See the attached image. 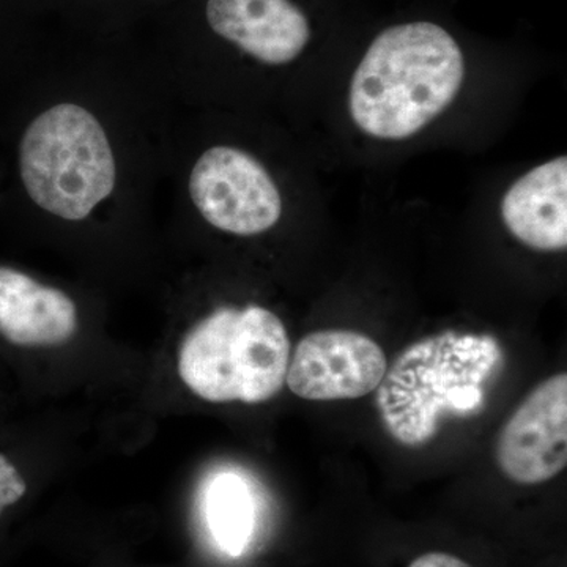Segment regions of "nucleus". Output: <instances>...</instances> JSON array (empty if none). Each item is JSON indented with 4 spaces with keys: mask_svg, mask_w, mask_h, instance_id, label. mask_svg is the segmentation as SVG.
<instances>
[{
    "mask_svg": "<svg viewBox=\"0 0 567 567\" xmlns=\"http://www.w3.org/2000/svg\"><path fill=\"white\" fill-rule=\"evenodd\" d=\"M409 567H472L462 561L454 555L442 554V551H432V554L421 555Z\"/></svg>",
    "mask_w": 567,
    "mask_h": 567,
    "instance_id": "13",
    "label": "nucleus"
},
{
    "mask_svg": "<svg viewBox=\"0 0 567 567\" xmlns=\"http://www.w3.org/2000/svg\"><path fill=\"white\" fill-rule=\"evenodd\" d=\"M464 76V54L445 29L425 21L393 25L354 70L350 115L369 136L406 140L447 110Z\"/></svg>",
    "mask_w": 567,
    "mask_h": 567,
    "instance_id": "2",
    "label": "nucleus"
},
{
    "mask_svg": "<svg viewBox=\"0 0 567 567\" xmlns=\"http://www.w3.org/2000/svg\"><path fill=\"white\" fill-rule=\"evenodd\" d=\"M205 516L219 548L230 557H240L256 524V506L248 484L234 473L213 477L205 495Z\"/></svg>",
    "mask_w": 567,
    "mask_h": 567,
    "instance_id": "11",
    "label": "nucleus"
},
{
    "mask_svg": "<svg viewBox=\"0 0 567 567\" xmlns=\"http://www.w3.org/2000/svg\"><path fill=\"white\" fill-rule=\"evenodd\" d=\"M290 339L262 306L219 308L194 324L178 350V375L215 404L270 401L286 383Z\"/></svg>",
    "mask_w": 567,
    "mask_h": 567,
    "instance_id": "3",
    "label": "nucleus"
},
{
    "mask_svg": "<svg viewBox=\"0 0 567 567\" xmlns=\"http://www.w3.org/2000/svg\"><path fill=\"white\" fill-rule=\"evenodd\" d=\"M503 368L494 336L450 330L420 339L388 365L375 390L383 427L399 445H427L446 421L484 412Z\"/></svg>",
    "mask_w": 567,
    "mask_h": 567,
    "instance_id": "1",
    "label": "nucleus"
},
{
    "mask_svg": "<svg viewBox=\"0 0 567 567\" xmlns=\"http://www.w3.org/2000/svg\"><path fill=\"white\" fill-rule=\"evenodd\" d=\"M503 223L520 244L536 251L567 246V158L558 156L517 178L499 205Z\"/></svg>",
    "mask_w": 567,
    "mask_h": 567,
    "instance_id": "10",
    "label": "nucleus"
},
{
    "mask_svg": "<svg viewBox=\"0 0 567 567\" xmlns=\"http://www.w3.org/2000/svg\"><path fill=\"white\" fill-rule=\"evenodd\" d=\"M388 369L374 339L350 330H320L298 342L286 383L305 401H352L374 393Z\"/></svg>",
    "mask_w": 567,
    "mask_h": 567,
    "instance_id": "6",
    "label": "nucleus"
},
{
    "mask_svg": "<svg viewBox=\"0 0 567 567\" xmlns=\"http://www.w3.org/2000/svg\"><path fill=\"white\" fill-rule=\"evenodd\" d=\"M25 192L43 210L82 221L114 192V153L102 123L78 104L62 103L40 114L20 145Z\"/></svg>",
    "mask_w": 567,
    "mask_h": 567,
    "instance_id": "4",
    "label": "nucleus"
},
{
    "mask_svg": "<svg viewBox=\"0 0 567 567\" xmlns=\"http://www.w3.org/2000/svg\"><path fill=\"white\" fill-rule=\"evenodd\" d=\"M204 14L216 37L265 65L293 62L311 40L308 18L292 0H205Z\"/></svg>",
    "mask_w": 567,
    "mask_h": 567,
    "instance_id": "8",
    "label": "nucleus"
},
{
    "mask_svg": "<svg viewBox=\"0 0 567 567\" xmlns=\"http://www.w3.org/2000/svg\"><path fill=\"white\" fill-rule=\"evenodd\" d=\"M28 492V484L17 465L11 464L9 457L0 454V514L18 502Z\"/></svg>",
    "mask_w": 567,
    "mask_h": 567,
    "instance_id": "12",
    "label": "nucleus"
},
{
    "mask_svg": "<svg viewBox=\"0 0 567 567\" xmlns=\"http://www.w3.org/2000/svg\"><path fill=\"white\" fill-rule=\"evenodd\" d=\"M496 462L507 480L537 486L567 465V375L540 382L499 432Z\"/></svg>",
    "mask_w": 567,
    "mask_h": 567,
    "instance_id": "7",
    "label": "nucleus"
},
{
    "mask_svg": "<svg viewBox=\"0 0 567 567\" xmlns=\"http://www.w3.org/2000/svg\"><path fill=\"white\" fill-rule=\"evenodd\" d=\"M80 327L69 295L10 267H0V334L24 349L66 344Z\"/></svg>",
    "mask_w": 567,
    "mask_h": 567,
    "instance_id": "9",
    "label": "nucleus"
},
{
    "mask_svg": "<svg viewBox=\"0 0 567 567\" xmlns=\"http://www.w3.org/2000/svg\"><path fill=\"white\" fill-rule=\"evenodd\" d=\"M189 196L205 221L223 233H267L281 219L282 197L267 169L240 148H208L189 175Z\"/></svg>",
    "mask_w": 567,
    "mask_h": 567,
    "instance_id": "5",
    "label": "nucleus"
}]
</instances>
